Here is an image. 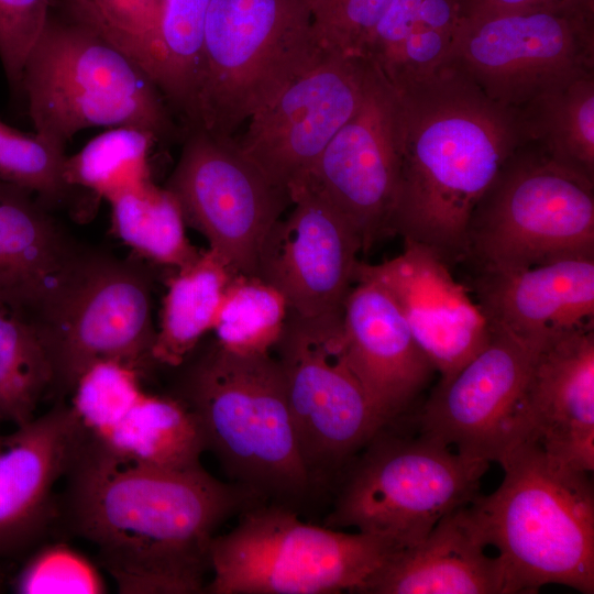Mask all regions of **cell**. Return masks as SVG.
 I'll use <instances>...</instances> for the list:
<instances>
[{
  "label": "cell",
  "instance_id": "obj_1",
  "mask_svg": "<svg viewBox=\"0 0 594 594\" xmlns=\"http://www.w3.org/2000/svg\"><path fill=\"white\" fill-rule=\"evenodd\" d=\"M58 498V516L97 552L122 594L206 590L208 549L231 516L261 501L202 465L165 470L122 461L85 436Z\"/></svg>",
  "mask_w": 594,
  "mask_h": 594
},
{
  "label": "cell",
  "instance_id": "obj_2",
  "mask_svg": "<svg viewBox=\"0 0 594 594\" xmlns=\"http://www.w3.org/2000/svg\"><path fill=\"white\" fill-rule=\"evenodd\" d=\"M395 94L400 168L389 234L448 264L465 258L471 215L527 143L522 123L452 64Z\"/></svg>",
  "mask_w": 594,
  "mask_h": 594
},
{
  "label": "cell",
  "instance_id": "obj_3",
  "mask_svg": "<svg viewBox=\"0 0 594 594\" xmlns=\"http://www.w3.org/2000/svg\"><path fill=\"white\" fill-rule=\"evenodd\" d=\"M20 92L35 133L64 147L76 133L95 127H136L157 141L184 136L152 77L85 0H51Z\"/></svg>",
  "mask_w": 594,
  "mask_h": 594
},
{
  "label": "cell",
  "instance_id": "obj_4",
  "mask_svg": "<svg viewBox=\"0 0 594 594\" xmlns=\"http://www.w3.org/2000/svg\"><path fill=\"white\" fill-rule=\"evenodd\" d=\"M176 369L172 395L195 415L206 451L232 483L287 506L314 491L276 358L232 353L213 341Z\"/></svg>",
  "mask_w": 594,
  "mask_h": 594
},
{
  "label": "cell",
  "instance_id": "obj_5",
  "mask_svg": "<svg viewBox=\"0 0 594 594\" xmlns=\"http://www.w3.org/2000/svg\"><path fill=\"white\" fill-rule=\"evenodd\" d=\"M499 486L468 510L497 550L516 593L547 584L594 593V492L590 473L547 454L531 438L498 462Z\"/></svg>",
  "mask_w": 594,
  "mask_h": 594
},
{
  "label": "cell",
  "instance_id": "obj_6",
  "mask_svg": "<svg viewBox=\"0 0 594 594\" xmlns=\"http://www.w3.org/2000/svg\"><path fill=\"white\" fill-rule=\"evenodd\" d=\"M326 54L310 0H210L190 129L233 136Z\"/></svg>",
  "mask_w": 594,
  "mask_h": 594
},
{
  "label": "cell",
  "instance_id": "obj_7",
  "mask_svg": "<svg viewBox=\"0 0 594 594\" xmlns=\"http://www.w3.org/2000/svg\"><path fill=\"white\" fill-rule=\"evenodd\" d=\"M402 547L389 539L300 520L289 506L256 503L208 549L210 594L358 593Z\"/></svg>",
  "mask_w": 594,
  "mask_h": 594
},
{
  "label": "cell",
  "instance_id": "obj_8",
  "mask_svg": "<svg viewBox=\"0 0 594 594\" xmlns=\"http://www.w3.org/2000/svg\"><path fill=\"white\" fill-rule=\"evenodd\" d=\"M488 466L420 433L400 436L386 426L342 474L323 525L414 546L444 516L474 501Z\"/></svg>",
  "mask_w": 594,
  "mask_h": 594
},
{
  "label": "cell",
  "instance_id": "obj_9",
  "mask_svg": "<svg viewBox=\"0 0 594 594\" xmlns=\"http://www.w3.org/2000/svg\"><path fill=\"white\" fill-rule=\"evenodd\" d=\"M466 238L479 268L594 258V180L527 142L475 206Z\"/></svg>",
  "mask_w": 594,
  "mask_h": 594
},
{
  "label": "cell",
  "instance_id": "obj_10",
  "mask_svg": "<svg viewBox=\"0 0 594 594\" xmlns=\"http://www.w3.org/2000/svg\"><path fill=\"white\" fill-rule=\"evenodd\" d=\"M274 349L311 485L329 487L387 425L349 366L342 320L288 315Z\"/></svg>",
  "mask_w": 594,
  "mask_h": 594
},
{
  "label": "cell",
  "instance_id": "obj_11",
  "mask_svg": "<svg viewBox=\"0 0 594 594\" xmlns=\"http://www.w3.org/2000/svg\"><path fill=\"white\" fill-rule=\"evenodd\" d=\"M449 64L516 111L560 81L594 70V0L464 14Z\"/></svg>",
  "mask_w": 594,
  "mask_h": 594
},
{
  "label": "cell",
  "instance_id": "obj_12",
  "mask_svg": "<svg viewBox=\"0 0 594 594\" xmlns=\"http://www.w3.org/2000/svg\"><path fill=\"white\" fill-rule=\"evenodd\" d=\"M183 141L165 188L208 249L235 273L255 275L262 244L290 205L289 194L270 180L234 136L195 128Z\"/></svg>",
  "mask_w": 594,
  "mask_h": 594
},
{
  "label": "cell",
  "instance_id": "obj_13",
  "mask_svg": "<svg viewBox=\"0 0 594 594\" xmlns=\"http://www.w3.org/2000/svg\"><path fill=\"white\" fill-rule=\"evenodd\" d=\"M490 326L485 346L439 381L418 415V428L459 454L491 464L530 433L526 388L543 342Z\"/></svg>",
  "mask_w": 594,
  "mask_h": 594
},
{
  "label": "cell",
  "instance_id": "obj_14",
  "mask_svg": "<svg viewBox=\"0 0 594 594\" xmlns=\"http://www.w3.org/2000/svg\"><path fill=\"white\" fill-rule=\"evenodd\" d=\"M151 288L142 265L94 252L66 311L43 333L56 400L69 397L81 373L98 361H118L144 374L154 366Z\"/></svg>",
  "mask_w": 594,
  "mask_h": 594
},
{
  "label": "cell",
  "instance_id": "obj_15",
  "mask_svg": "<svg viewBox=\"0 0 594 594\" xmlns=\"http://www.w3.org/2000/svg\"><path fill=\"white\" fill-rule=\"evenodd\" d=\"M372 70L364 57L327 53L248 120L238 145L289 194L356 112Z\"/></svg>",
  "mask_w": 594,
  "mask_h": 594
},
{
  "label": "cell",
  "instance_id": "obj_16",
  "mask_svg": "<svg viewBox=\"0 0 594 594\" xmlns=\"http://www.w3.org/2000/svg\"><path fill=\"white\" fill-rule=\"evenodd\" d=\"M289 213L267 233L256 274L301 320H341L362 242L353 226L307 184L289 193Z\"/></svg>",
  "mask_w": 594,
  "mask_h": 594
},
{
  "label": "cell",
  "instance_id": "obj_17",
  "mask_svg": "<svg viewBox=\"0 0 594 594\" xmlns=\"http://www.w3.org/2000/svg\"><path fill=\"white\" fill-rule=\"evenodd\" d=\"M399 168L396 94L373 67L361 106L302 184L344 216L360 235L362 252H367L389 234Z\"/></svg>",
  "mask_w": 594,
  "mask_h": 594
},
{
  "label": "cell",
  "instance_id": "obj_18",
  "mask_svg": "<svg viewBox=\"0 0 594 594\" xmlns=\"http://www.w3.org/2000/svg\"><path fill=\"white\" fill-rule=\"evenodd\" d=\"M33 193L0 180V304L42 333L66 311L94 254Z\"/></svg>",
  "mask_w": 594,
  "mask_h": 594
},
{
  "label": "cell",
  "instance_id": "obj_19",
  "mask_svg": "<svg viewBox=\"0 0 594 594\" xmlns=\"http://www.w3.org/2000/svg\"><path fill=\"white\" fill-rule=\"evenodd\" d=\"M404 244L399 255L380 264L359 262L355 278L374 279L389 292L440 380H447L485 346L491 326L437 252L409 240Z\"/></svg>",
  "mask_w": 594,
  "mask_h": 594
},
{
  "label": "cell",
  "instance_id": "obj_20",
  "mask_svg": "<svg viewBox=\"0 0 594 594\" xmlns=\"http://www.w3.org/2000/svg\"><path fill=\"white\" fill-rule=\"evenodd\" d=\"M85 433L64 399L0 433V558L40 543L58 516L55 486L69 471Z\"/></svg>",
  "mask_w": 594,
  "mask_h": 594
},
{
  "label": "cell",
  "instance_id": "obj_21",
  "mask_svg": "<svg viewBox=\"0 0 594 594\" xmlns=\"http://www.w3.org/2000/svg\"><path fill=\"white\" fill-rule=\"evenodd\" d=\"M346 361L378 416L393 425L436 372L399 307L378 282L356 277L344 301Z\"/></svg>",
  "mask_w": 594,
  "mask_h": 594
},
{
  "label": "cell",
  "instance_id": "obj_22",
  "mask_svg": "<svg viewBox=\"0 0 594 594\" xmlns=\"http://www.w3.org/2000/svg\"><path fill=\"white\" fill-rule=\"evenodd\" d=\"M526 402L529 438L551 458L587 473L594 470V329L553 336L540 345Z\"/></svg>",
  "mask_w": 594,
  "mask_h": 594
},
{
  "label": "cell",
  "instance_id": "obj_23",
  "mask_svg": "<svg viewBox=\"0 0 594 594\" xmlns=\"http://www.w3.org/2000/svg\"><path fill=\"white\" fill-rule=\"evenodd\" d=\"M474 299L490 324L536 342L593 326L594 258L480 268Z\"/></svg>",
  "mask_w": 594,
  "mask_h": 594
},
{
  "label": "cell",
  "instance_id": "obj_24",
  "mask_svg": "<svg viewBox=\"0 0 594 594\" xmlns=\"http://www.w3.org/2000/svg\"><path fill=\"white\" fill-rule=\"evenodd\" d=\"M479 532L468 506L444 516L420 542L397 549L362 594H514L507 569Z\"/></svg>",
  "mask_w": 594,
  "mask_h": 594
},
{
  "label": "cell",
  "instance_id": "obj_25",
  "mask_svg": "<svg viewBox=\"0 0 594 594\" xmlns=\"http://www.w3.org/2000/svg\"><path fill=\"white\" fill-rule=\"evenodd\" d=\"M130 463L186 470L200 466L206 441L198 420L174 395L144 392L106 431L87 438Z\"/></svg>",
  "mask_w": 594,
  "mask_h": 594
},
{
  "label": "cell",
  "instance_id": "obj_26",
  "mask_svg": "<svg viewBox=\"0 0 594 594\" xmlns=\"http://www.w3.org/2000/svg\"><path fill=\"white\" fill-rule=\"evenodd\" d=\"M235 272L216 252L201 250L168 277L152 346L154 365L176 369L212 330L224 289Z\"/></svg>",
  "mask_w": 594,
  "mask_h": 594
},
{
  "label": "cell",
  "instance_id": "obj_27",
  "mask_svg": "<svg viewBox=\"0 0 594 594\" xmlns=\"http://www.w3.org/2000/svg\"><path fill=\"white\" fill-rule=\"evenodd\" d=\"M516 112L527 142L594 180V70L560 81Z\"/></svg>",
  "mask_w": 594,
  "mask_h": 594
},
{
  "label": "cell",
  "instance_id": "obj_28",
  "mask_svg": "<svg viewBox=\"0 0 594 594\" xmlns=\"http://www.w3.org/2000/svg\"><path fill=\"white\" fill-rule=\"evenodd\" d=\"M112 229L135 254L153 263L180 268L201 250L191 245L175 197L152 180L110 201Z\"/></svg>",
  "mask_w": 594,
  "mask_h": 594
},
{
  "label": "cell",
  "instance_id": "obj_29",
  "mask_svg": "<svg viewBox=\"0 0 594 594\" xmlns=\"http://www.w3.org/2000/svg\"><path fill=\"white\" fill-rule=\"evenodd\" d=\"M210 0H164L153 80L183 131L195 123L196 92Z\"/></svg>",
  "mask_w": 594,
  "mask_h": 594
},
{
  "label": "cell",
  "instance_id": "obj_30",
  "mask_svg": "<svg viewBox=\"0 0 594 594\" xmlns=\"http://www.w3.org/2000/svg\"><path fill=\"white\" fill-rule=\"evenodd\" d=\"M53 384L40 328L0 304V421L18 427L32 420L42 399L52 395Z\"/></svg>",
  "mask_w": 594,
  "mask_h": 594
},
{
  "label": "cell",
  "instance_id": "obj_31",
  "mask_svg": "<svg viewBox=\"0 0 594 594\" xmlns=\"http://www.w3.org/2000/svg\"><path fill=\"white\" fill-rule=\"evenodd\" d=\"M155 135L136 127H114L67 156L63 176L76 191L110 201L152 180L148 157Z\"/></svg>",
  "mask_w": 594,
  "mask_h": 594
},
{
  "label": "cell",
  "instance_id": "obj_32",
  "mask_svg": "<svg viewBox=\"0 0 594 594\" xmlns=\"http://www.w3.org/2000/svg\"><path fill=\"white\" fill-rule=\"evenodd\" d=\"M288 317L284 296L257 275L235 273L228 283L213 323L215 341L241 355L267 354Z\"/></svg>",
  "mask_w": 594,
  "mask_h": 594
},
{
  "label": "cell",
  "instance_id": "obj_33",
  "mask_svg": "<svg viewBox=\"0 0 594 594\" xmlns=\"http://www.w3.org/2000/svg\"><path fill=\"white\" fill-rule=\"evenodd\" d=\"M65 147L0 121V180L33 193L50 209L75 199L64 180Z\"/></svg>",
  "mask_w": 594,
  "mask_h": 594
},
{
  "label": "cell",
  "instance_id": "obj_34",
  "mask_svg": "<svg viewBox=\"0 0 594 594\" xmlns=\"http://www.w3.org/2000/svg\"><path fill=\"white\" fill-rule=\"evenodd\" d=\"M140 370L112 360L98 361L78 377L70 407L87 438L112 426L144 392Z\"/></svg>",
  "mask_w": 594,
  "mask_h": 594
},
{
  "label": "cell",
  "instance_id": "obj_35",
  "mask_svg": "<svg viewBox=\"0 0 594 594\" xmlns=\"http://www.w3.org/2000/svg\"><path fill=\"white\" fill-rule=\"evenodd\" d=\"M19 594H101L107 592L99 568L62 542L38 547L11 582Z\"/></svg>",
  "mask_w": 594,
  "mask_h": 594
},
{
  "label": "cell",
  "instance_id": "obj_36",
  "mask_svg": "<svg viewBox=\"0 0 594 594\" xmlns=\"http://www.w3.org/2000/svg\"><path fill=\"white\" fill-rule=\"evenodd\" d=\"M391 0H310L317 42L324 53L364 56Z\"/></svg>",
  "mask_w": 594,
  "mask_h": 594
},
{
  "label": "cell",
  "instance_id": "obj_37",
  "mask_svg": "<svg viewBox=\"0 0 594 594\" xmlns=\"http://www.w3.org/2000/svg\"><path fill=\"white\" fill-rule=\"evenodd\" d=\"M112 38L152 77L164 0H85Z\"/></svg>",
  "mask_w": 594,
  "mask_h": 594
},
{
  "label": "cell",
  "instance_id": "obj_38",
  "mask_svg": "<svg viewBox=\"0 0 594 594\" xmlns=\"http://www.w3.org/2000/svg\"><path fill=\"white\" fill-rule=\"evenodd\" d=\"M50 2L0 0V59L13 92H20L23 67L43 30Z\"/></svg>",
  "mask_w": 594,
  "mask_h": 594
},
{
  "label": "cell",
  "instance_id": "obj_39",
  "mask_svg": "<svg viewBox=\"0 0 594 594\" xmlns=\"http://www.w3.org/2000/svg\"><path fill=\"white\" fill-rule=\"evenodd\" d=\"M574 0H463L464 14L524 10Z\"/></svg>",
  "mask_w": 594,
  "mask_h": 594
},
{
  "label": "cell",
  "instance_id": "obj_40",
  "mask_svg": "<svg viewBox=\"0 0 594 594\" xmlns=\"http://www.w3.org/2000/svg\"><path fill=\"white\" fill-rule=\"evenodd\" d=\"M2 584H3V576H2V574H1V572H0V592H1L2 588H3V587H2Z\"/></svg>",
  "mask_w": 594,
  "mask_h": 594
}]
</instances>
